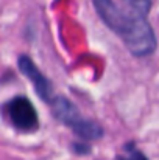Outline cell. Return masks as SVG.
<instances>
[{
    "label": "cell",
    "instance_id": "obj_1",
    "mask_svg": "<svg viewBox=\"0 0 159 160\" xmlns=\"http://www.w3.org/2000/svg\"><path fill=\"white\" fill-rule=\"evenodd\" d=\"M94 5L103 22L115 34H119L123 39V42L137 30L139 23L145 19L136 12L130 14L123 11L112 0H94Z\"/></svg>",
    "mask_w": 159,
    "mask_h": 160
},
{
    "label": "cell",
    "instance_id": "obj_2",
    "mask_svg": "<svg viewBox=\"0 0 159 160\" xmlns=\"http://www.w3.org/2000/svg\"><path fill=\"white\" fill-rule=\"evenodd\" d=\"M8 113L11 123L20 131H33L38 128V113L24 97H17L8 104Z\"/></svg>",
    "mask_w": 159,
    "mask_h": 160
},
{
    "label": "cell",
    "instance_id": "obj_3",
    "mask_svg": "<svg viewBox=\"0 0 159 160\" xmlns=\"http://www.w3.org/2000/svg\"><path fill=\"white\" fill-rule=\"evenodd\" d=\"M19 68L20 72L33 82L34 90L44 101H52L53 98V89L50 81L38 70V67L33 64V61L28 56H20L19 58Z\"/></svg>",
    "mask_w": 159,
    "mask_h": 160
},
{
    "label": "cell",
    "instance_id": "obj_4",
    "mask_svg": "<svg viewBox=\"0 0 159 160\" xmlns=\"http://www.w3.org/2000/svg\"><path fill=\"white\" fill-rule=\"evenodd\" d=\"M50 104H52L53 117H55L58 121H61V123H64L66 126H69V128H73V126L83 118V117L80 115L78 109L75 107V104L70 103V101H69L67 98H64V97H53Z\"/></svg>",
    "mask_w": 159,
    "mask_h": 160
},
{
    "label": "cell",
    "instance_id": "obj_5",
    "mask_svg": "<svg viewBox=\"0 0 159 160\" xmlns=\"http://www.w3.org/2000/svg\"><path fill=\"white\" fill-rule=\"evenodd\" d=\"M72 129L77 135H80L84 140H98L103 135L102 126L91 121V120H86V118H81Z\"/></svg>",
    "mask_w": 159,
    "mask_h": 160
},
{
    "label": "cell",
    "instance_id": "obj_6",
    "mask_svg": "<svg viewBox=\"0 0 159 160\" xmlns=\"http://www.w3.org/2000/svg\"><path fill=\"white\" fill-rule=\"evenodd\" d=\"M130 5H131L133 12L145 17L151 8V0H130Z\"/></svg>",
    "mask_w": 159,
    "mask_h": 160
},
{
    "label": "cell",
    "instance_id": "obj_7",
    "mask_svg": "<svg viewBox=\"0 0 159 160\" xmlns=\"http://www.w3.org/2000/svg\"><path fill=\"white\" fill-rule=\"evenodd\" d=\"M130 149V152H126L125 156H122L119 160H147V157L140 152V151H137V149H133L131 146L128 148Z\"/></svg>",
    "mask_w": 159,
    "mask_h": 160
}]
</instances>
